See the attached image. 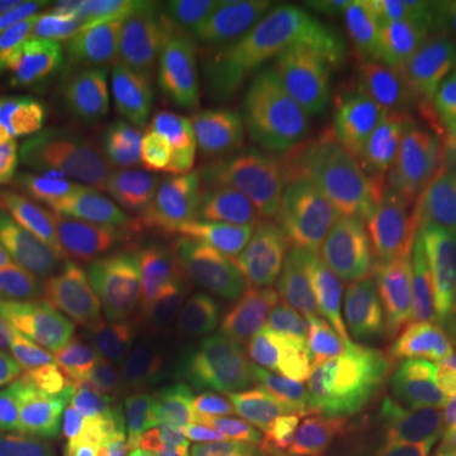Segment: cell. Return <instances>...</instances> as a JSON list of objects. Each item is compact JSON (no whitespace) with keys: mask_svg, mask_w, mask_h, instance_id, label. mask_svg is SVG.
<instances>
[{"mask_svg":"<svg viewBox=\"0 0 456 456\" xmlns=\"http://www.w3.org/2000/svg\"><path fill=\"white\" fill-rule=\"evenodd\" d=\"M194 198L179 126L88 110L46 152L23 194L42 263H114L167 228Z\"/></svg>","mask_w":456,"mask_h":456,"instance_id":"cell-1","label":"cell"},{"mask_svg":"<svg viewBox=\"0 0 456 456\" xmlns=\"http://www.w3.org/2000/svg\"><path fill=\"white\" fill-rule=\"evenodd\" d=\"M191 305L206 338L248 369H289L327 335L323 206H244L198 248Z\"/></svg>","mask_w":456,"mask_h":456,"instance_id":"cell-2","label":"cell"},{"mask_svg":"<svg viewBox=\"0 0 456 456\" xmlns=\"http://www.w3.org/2000/svg\"><path fill=\"white\" fill-rule=\"evenodd\" d=\"M373 57L244 84L198 122L194 152L213 194L248 206L312 202L358 167Z\"/></svg>","mask_w":456,"mask_h":456,"instance_id":"cell-3","label":"cell"},{"mask_svg":"<svg viewBox=\"0 0 456 456\" xmlns=\"http://www.w3.org/2000/svg\"><path fill=\"white\" fill-rule=\"evenodd\" d=\"M335 285L354 342L411 384H430L456 327L449 228L350 183L335 206Z\"/></svg>","mask_w":456,"mask_h":456,"instance_id":"cell-4","label":"cell"},{"mask_svg":"<svg viewBox=\"0 0 456 456\" xmlns=\"http://www.w3.org/2000/svg\"><path fill=\"white\" fill-rule=\"evenodd\" d=\"M358 183L449 228L456 213V4L388 42L365 77Z\"/></svg>","mask_w":456,"mask_h":456,"instance_id":"cell-5","label":"cell"},{"mask_svg":"<svg viewBox=\"0 0 456 456\" xmlns=\"http://www.w3.org/2000/svg\"><path fill=\"white\" fill-rule=\"evenodd\" d=\"M137 346L134 312L95 289L0 293V380L38 419L126 392Z\"/></svg>","mask_w":456,"mask_h":456,"instance_id":"cell-6","label":"cell"},{"mask_svg":"<svg viewBox=\"0 0 456 456\" xmlns=\"http://www.w3.org/2000/svg\"><path fill=\"white\" fill-rule=\"evenodd\" d=\"M57 456H305L274 419L202 384L118 392L69 426Z\"/></svg>","mask_w":456,"mask_h":456,"instance_id":"cell-7","label":"cell"},{"mask_svg":"<svg viewBox=\"0 0 456 456\" xmlns=\"http://www.w3.org/2000/svg\"><path fill=\"white\" fill-rule=\"evenodd\" d=\"M426 0H251L232 57L240 88L305 69L377 57L430 20Z\"/></svg>","mask_w":456,"mask_h":456,"instance_id":"cell-8","label":"cell"},{"mask_svg":"<svg viewBox=\"0 0 456 456\" xmlns=\"http://www.w3.org/2000/svg\"><path fill=\"white\" fill-rule=\"evenodd\" d=\"M430 403L377 362H350L308 403V456H422Z\"/></svg>","mask_w":456,"mask_h":456,"instance_id":"cell-9","label":"cell"},{"mask_svg":"<svg viewBox=\"0 0 456 456\" xmlns=\"http://www.w3.org/2000/svg\"><path fill=\"white\" fill-rule=\"evenodd\" d=\"M240 88L232 53H191L152 38H118L92 110L152 122H202Z\"/></svg>","mask_w":456,"mask_h":456,"instance_id":"cell-10","label":"cell"},{"mask_svg":"<svg viewBox=\"0 0 456 456\" xmlns=\"http://www.w3.org/2000/svg\"><path fill=\"white\" fill-rule=\"evenodd\" d=\"M114 42L57 65L0 107V224L23 206L35 171L73 122L92 110Z\"/></svg>","mask_w":456,"mask_h":456,"instance_id":"cell-11","label":"cell"},{"mask_svg":"<svg viewBox=\"0 0 456 456\" xmlns=\"http://www.w3.org/2000/svg\"><path fill=\"white\" fill-rule=\"evenodd\" d=\"M149 12L152 4L141 0H77V4L61 0L46 20L0 38V107L27 84L53 73L57 65L114 42L122 27L145 20Z\"/></svg>","mask_w":456,"mask_h":456,"instance_id":"cell-12","label":"cell"},{"mask_svg":"<svg viewBox=\"0 0 456 456\" xmlns=\"http://www.w3.org/2000/svg\"><path fill=\"white\" fill-rule=\"evenodd\" d=\"M251 0H183L156 16L145 38L191 53H232L248 23Z\"/></svg>","mask_w":456,"mask_h":456,"instance_id":"cell-13","label":"cell"},{"mask_svg":"<svg viewBox=\"0 0 456 456\" xmlns=\"http://www.w3.org/2000/svg\"><path fill=\"white\" fill-rule=\"evenodd\" d=\"M422 456H456V388H441L426 415Z\"/></svg>","mask_w":456,"mask_h":456,"instance_id":"cell-14","label":"cell"},{"mask_svg":"<svg viewBox=\"0 0 456 456\" xmlns=\"http://www.w3.org/2000/svg\"><path fill=\"white\" fill-rule=\"evenodd\" d=\"M0 456H57V441L42 419L0 430Z\"/></svg>","mask_w":456,"mask_h":456,"instance_id":"cell-15","label":"cell"},{"mask_svg":"<svg viewBox=\"0 0 456 456\" xmlns=\"http://www.w3.org/2000/svg\"><path fill=\"white\" fill-rule=\"evenodd\" d=\"M57 4H61V0H0V38L46 20L50 12H57Z\"/></svg>","mask_w":456,"mask_h":456,"instance_id":"cell-16","label":"cell"},{"mask_svg":"<svg viewBox=\"0 0 456 456\" xmlns=\"http://www.w3.org/2000/svg\"><path fill=\"white\" fill-rule=\"evenodd\" d=\"M31 419H38V415H31V407H27L23 399L0 380V430H12V426L31 422Z\"/></svg>","mask_w":456,"mask_h":456,"instance_id":"cell-17","label":"cell"},{"mask_svg":"<svg viewBox=\"0 0 456 456\" xmlns=\"http://www.w3.org/2000/svg\"><path fill=\"white\" fill-rule=\"evenodd\" d=\"M445 388H456V362H452V373H449V380H445Z\"/></svg>","mask_w":456,"mask_h":456,"instance_id":"cell-18","label":"cell"}]
</instances>
